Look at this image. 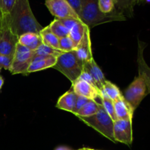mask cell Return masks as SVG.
Returning a JSON list of instances; mask_svg holds the SVG:
<instances>
[{
  "label": "cell",
  "mask_w": 150,
  "mask_h": 150,
  "mask_svg": "<svg viewBox=\"0 0 150 150\" xmlns=\"http://www.w3.org/2000/svg\"><path fill=\"white\" fill-rule=\"evenodd\" d=\"M1 0H0V12H1Z\"/></svg>",
  "instance_id": "d590c367"
},
{
  "label": "cell",
  "mask_w": 150,
  "mask_h": 150,
  "mask_svg": "<svg viewBox=\"0 0 150 150\" xmlns=\"http://www.w3.org/2000/svg\"><path fill=\"white\" fill-rule=\"evenodd\" d=\"M83 70L90 74V76H92L96 83L97 87L100 90L103 86L105 82L106 81V79H105L103 73L100 68L99 66L97 64L94 58L89 62H86L83 64Z\"/></svg>",
  "instance_id": "5bb4252c"
},
{
  "label": "cell",
  "mask_w": 150,
  "mask_h": 150,
  "mask_svg": "<svg viewBox=\"0 0 150 150\" xmlns=\"http://www.w3.org/2000/svg\"><path fill=\"white\" fill-rule=\"evenodd\" d=\"M45 4L57 19H80L79 15L66 0H45Z\"/></svg>",
  "instance_id": "52a82bcc"
},
{
  "label": "cell",
  "mask_w": 150,
  "mask_h": 150,
  "mask_svg": "<svg viewBox=\"0 0 150 150\" xmlns=\"http://www.w3.org/2000/svg\"><path fill=\"white\" fill-rule=\"evenodd\" d=\"M79 79V80L84 81H86V82H87V83H90V84L92 85V86L97 87L96 83H95L94 79H92V77L90 76V74H89V73H88L86 71H85V70H83V71H82V73H81L80 76H79V79ZM97 88H98V87H97Z\"/></svg>",
  "instance_id": "f546056e"
},
{
  "label": "cell",
  "mask_w": 150,
  "mask_h": 150,
  "mask_svg": "<svg viewBox=\"0 0 150 150\" xmlns=\"http://www.w3.org/2000/svg\"><path fill=\"white\" fill-rule=\"evenodd\" d=\"M78 150H85V148H83V149H78Z\"/></svg>",
  "instance_id": "74e56055"
},
{
  "label": "cell",
  "mask_w": 150,
  "mask_h": 150,
  "mask_svg": "<svg viewBox=\"0 0 150 150\" xmlns=\"http://www.w3.org/2000/svg\"><path fill=\"white\" fill-rule=\"evenodd\" d=\"M55 150H71L70 148L67 147V146H58L55 149Z\"/></svg>",
  "instance_id": "d6a6232c"
},
{
  "label": "cell",
  "mask_w": 150,
  "mask_h": 150,
  "mask_svg": "<svg viewBox=\"0 0 150 150\" xmlns=\"http://www.w3.org/2000/svg\"><path fill=\"white\" fill-rule=\"evenodd\" d=\"M114 103V111L117 120H132L133 121V114L134 110L132 108L130 104L125 100L124 97L118 98Z\"/></svg>",
  "instance_id": "4fadbf2b"
},
{
  "label": "cell",
  "mask_w": 150,
  "mask_h": 150,
  "mask_svg": "<svg viewBox=\"0 0 150 150\" xmlns=\"http://www.w3.org/2000/svg\"><path fill=\"white\" fill-rule=\"evenodd\" d=\"M132 1H134L135 3H136V2H137L138 1H139V0H132Z\"/></svg>",
  "instance_id": "8d00e7d4"
},
{
  "label": "cell",
  "mask_w": 150,
  "mask_h": 150,
  "mask_svg": "<svg viewBox=\"0 0 150 150\" xmlns=\"http://www.w3.org/2000/svg\"><path fill=\"white\" fill-rule=\"evenodd\" d=\"M62 53L64 52L62 51L61 50L51 48V47H49L48 45H45V44L42 43L34 51L33 56H40V57H46V58H49V57H56V58H57Z\"/></svg>",
  "instance_id": "7402d4cb"
},
{
  "label": "cell",
  "mask_w": 150,
  "mask_h": 150,
  "mask_svg": "<svg viewBox=\"0 0 150 150\" xmlns=\"http://www.w3.org/2000/svg\"><path fill=\"white\" fill-rule=\"evenodd\" d=\"M136 3L132 0H116V10L122 13L126 18L131 17Z\"/></svg>",
  "instance_id": "603a6c76"
},
{
  "label": "cell",
  "mask_w": 150,
  "mask_h": 150,
  "mask_svg": "<svg viewBox=\"0 0 150 150\" xmlns=\"http://www.w3.org/2000/svg\"><path fill=\"white\" fill-rule=\"evenodd\" d=\"M66 1L70 4V5L73 7V10L76 12V13L79 15L81 11V7L82 0H66Z\"/></svg>",
  "instance_id": "1f68e13d"
},
{
  "label": "cell",
  "mask_w": 150,
  "mask_h": 150,
  "mask_svg": "<svg viewBox=\"0 0 150 150\" xmlns=\"http://www.w3.org/2000/svg\"><path fill=\"white\" fill-rule=\"evenodd\" d=\"M83 64L77 57L76 51L64 52L57 57L53 68L65 76L72 83L77 80L83 71Z\"/></svg>",
  "instance_id": "3957f363"
},
{
  "label": "cell",
  "mask_w": 150,
  "mask_h": 150,
  "mask_svg": "<svg viewBox=\"0 0 150 150\" xmlns=\"http://www.w3.org/2000/svg\"><path fill=\"white\" fill-rule=\"evenodd\" d=\"M77 97L78 95L73 92V89H70V90L67 91L59 98L56 107L59 109L73 113L76 107Z\"/></svg>",
  "instance_id": "9a60e30c"
},
{
  "label": "cell",
  "mask_w": 150,
  "mask_h": 150,
  "mask_svg": "<svg viewBox=\"0 0 150 150\" xmlns=\"http://www.w3.org/2000/svg\"><path fill=\"white\" fill-rule=\"evenodd\" d=\"M114 137L116 142L131 146L133 140L132 120H117L114 121Z\"/></svg>",
  "instance_id": "9c48e42d"
},
{
  "label": "cell",
  "mask_w": 150,
  "mask_h": 150,
  "mask_svg": "<svg viewBox=\"0 0 150 150\" xmlns=\"http://www.w3.org/2000/svg\"><path fill=\"white\" fill-rule=\"evenodd\" d=\"M33 55L34 51L18 42L9 71L13 75H28L27 70L32 62Z\"/></svg>",
  "instance_id": "5b68a950"
},
{
  "label": "cell",
  "mask_w": 150,
  "mask_h": 150,
  "mask_svg": "<svg viewBox=\"0 0 150 150\" xmlns=\"http://www.w3.org/2000/svg\"><path fill=\"white\" fill-rule=\"evenodd\" d=\"M76 46L74 43L70 39L69 36L64 37V38H60L59 39V49L61 50L63 52H69V51H74Z\"/></svg>",
  "instance_id": "484cf974"
},
{
  "label": "cell",
  "mask_w": 150,
  "mask_h": 150,
  "mask_svg": "<svg viewBox=\"0 0 150 150\" xmlns=\"http://www.w3.org/2000/svg\"><path fill=\"white\" fill-rule=\"evenodd\" d=\"M16 0H1V9L0 16H7L10 14L14 6Z\"/></svg>",
  "instance_id": "4316f807"
},
{
  "label": "cell",
  "mask_w": 150,
  "mask_h": 150,
  "mask_svg": "<svg viewBox=\"0 0 150 150\" xmlns=\"http://www.w3.org/2000/svg\"><path fill=\"white\" fill-rule=\"evenodd\" d=\"M57 59L56 57H50V58L40 59L39 60L32 62L28 68V74L53 67L57 62Z\"/></svg>",
  "instance_id": "ac0fdd59"
},
{
  "label": "cell",
  "mask_w": 150,
  "mask_h": 150,
  "mask_svg": "<svg viewBox=\"0 0 150 150\" xmlns=\"http://www.w3.org/2000/svg\"><path fill=\"white\" fill-rule=\"evenodd\" d=\"M72 89L79 96L84 97L89 100H95L99 96V89L84 81L77 80L72 83Z\"/></svg>",
  "instance_id": "8fae6325"
},
{
  "label": "cell",
  "mask_w": 150,
  "mask_h": 150,
  "mask_svg": "<svg viewBox=\"0 0 150 150\" xmlns=\"http://www.w3.org/2000/svg\"><path fill=\"white\" fill-rule=\"evenodd\" d=\"M18 42V38L0 20V54L13 57Z\"/></svg>",
  "instance_id": "ba28073f"
},
{
  "label": "cell",
  "mask_w": 150,
  "mask_h": 150,
  "mask_svg": "<svg viewBox=\"0 0 150 150\" xmlns=\"http://www.w3.org/2000/svg\"><path fill=\"white\" fill-rule=\"evenodd\" d=\"M149 94L144 81L138 76L125 89L123 97L135 111L144 98Z\"/></svg>",
  "instance_id": "8992f818"
},
{
  "label": "cell",
  "mask_w": 150,
  "mask_h": 150,
  "mask_svg": "<svg viewBox=\"0 0 150 150\" xmlns=\"http://www.w3.org/2000/svg\"><path fill=\"white\" fill-rule=\"evenodd\" d=\"M100 104L93 100H90L86 104H85L78 112L74 114L78 118L80 117H89L96 114L99 109Z\"/></svg>",
  "instance_id": "44dd1931"
},
{
  "label": "cell",
  "mask_w": 150,
  "mask_h": 150,
  "mask_svg": "<svg viewBox=\"0 0 150 150\" xmlns=\"http://www.w3.org/2000/svg\"><path fill=\"white\" fill-rule=\"evenodd\" d=\"M79 18L89 29L101 23L114 21H125L127 18L117 10L110 14H103L99 10L98 0H82Z\"/></svg>",
  "instance_id": "7a4b0ae2"
},
{
  "label": "cell",
  "mask_w": 150,
  "mask_h": 150,
  "mask_svg": "<svg viewBox=\"0 0 150 150\" xmlns=\"http://www.w3.org/2000/svg\"><path fill=\"white\" fill-rule=\"evenodd\" d=\"M50 30L54 35H55L57 38H62L64 37L69 36L70 31L60 22L59 19L55 18L49 25H48Z\"/></svg>",
  "instance_id": "cb8c5ba5"
},
{
  "label": "cell",
  "mask_w": 150,
  "mask_h": 150,
  "mask_svg": "<svg viewBox=\"0 0 150 150\" xmlns=\"http://www.w3.org/2000/svg\"><path fill=\"white\" fill-rule=\"evenodd\" d=\"M0 20L5 23L18 38L28 32L40 34L43 29L35 18L29 0H16L10 14L0 16Z\"/></svg>",
  "instance_id": "6da1fadb"
},
{
  "label": "cell",
  "mask_w": 150,
  "mask_h": 150,
  "mask_svg": "<svg viewBox=\"0 0 150 150\" xmlns=\"http://www.w3.org/2000/svg\"><path fill=\"white\" fill-rule=\"evenodd\" d=\"M77 57L84 64L85 63L89 62L94 58L92 51V42L90 38V29L86 26L85 29L83 38L79 45L75 48Z\"/></svg>",
  "instance_id": "30bf717a"
},
{
  "label": "cell",
  "mask_w": 150,
  "mask_h": 150,
  "mask_svg": "<svg viewBox=\"0 0 150 150\" xmlns=\"http://www.w3.org/2000/svg\"><path fill=\"white\" fill-rule=\"evenodd\" d=\"M40 35L42 39V43L51 48L59 49V38H57L55 35L52 33L50 30L48 26L43 27V29L40 32Z\"/></svg>",
  "instance_id": "d6986e66"
},
{
  "label": "cell",
  "mask_w": 150,
  "mask_h": 150,
  "mask_svg": "<svg viewBox=\"0 0 150 150\" xmlns=\"http://www.w3.org/2000/svg\"><path fill=\"white\" fill-rule=\"evenodd\" d=\"M62 23L68 29L69 31L72 29L75 23L80 19H76V18H64V19H59Z\"/></svg>",
  "instance_id": "4dcf8cb0"
},
{
  "label": "cell",
  "mask_w": 150,
  "mask_h": 150,
  "mask_svg": "<svg viewBox=\"0 0 150 150\" xmlns=\"http://www.w3.org/2000/svg\"><path fill=\"white\" fill-rule=\"evenodd\" d=\"M13 57L0 54V70L2 68L4 70H10L12 62H13Z\"/></svg>",
  "instance_id": "83f0119b"
},
{
  "label": "cell",
  "mask_w": 150,
  "mask_h": 150,
  "mask_svg": "<svg viewBox=\"0 0 150 150\" xmlns=\"http://www.w3.org/2000/svg\"><path fill=\"white\" fill-rule=\"evenodd\" d=\"M0 71H1V70H0ZM3 84H4V79H3V78L1 77V76L0 75V89L2 87Z\"/></svg>",
  "instance_id": "836d02e7"
},
{
  "label": "cell",
  "mask_w": 150,
  "mask_h": 150,
  "mask_svg": "<svg viewBox=\"0 0 150 150\" xmlns=\"http://www.w3.org/2000/svg\"><path fill=\"white\" fill-rule=\"evenodd\" d=\"M85 150H99V149H91V148H85Z\"/></svg>",
  "instance_id": "e575fe53"
},
{
  "label": "cell",
  "mask_w": 150,
  "mask_h": 150,
  "mask_svg": "<svg viewBox=\"0 0 150 150\" xmlns=\"http://www.w3.org/2000/svg\"><path fill=\"white\" fill-rule=\"evenodd\" d=\"M18 43L31 51H35L42 43V42L40 34L28 32L19 37Z\"/></svg>",
  "instance_id": "2e32d148"
},
{
  "label": "cell",
  "mask_w": 150,
  "mask_h": 150,
  "mask_svg": "<svg viewBox=\"0 0 150 150\" xmlns=\"http://www.w3.org/2000/svg\"><path fill=\"white\" fill-rule=\"evenodd\" d=\"M86 27V25L84 24L81 20H79L70 30L69 37H70V39L73 42L76 48L79 45V43L81 40L82 38H83Z\"/></svg>",
  "instance_id": "ffe728a7"
},
{
  "label": "cell",
  "mask_w": 150,
  "mask_h": 150,
  "mask_svg": "<svg viewBox=\"0 0 150 150\" xmlns=\"http://www.w3.org/2000/svg\"><path fill=\"white\" fill-rule=\"evenodd\" d=\"M99 95L103 98H107L112 101H115L118 98H121L123 95L114 83L106 80L103 86L99 90Z\"/></svg>",
  "instance_id": "e0dca14e"
},
{
  "label": "cell",
  "mask_w": 150,
  "mask_h": 150,
  "mask_svg": "<svg viewBox=\"0 0 150 150\" xmlns=\"http://www.w3.org/2000/svg\"><path fill=\"white\" fill-rule=\"evenodd\" d=\"M98 4L103 14H110L116 10V0H98Z\"/></svg>",
  "instance_id": "d4e9b609"
},
{
  "label": "cell",
  "mask_w": 150,
  "mask_h": 150,
  "mask_svg": "<svg viewBox=\"0 0 150 150\" xmlns=\"http://www.w3.org/2000/svg\"><path fill=\"white\" fill-rule=\"evenodd\" d=\"M146 48V44L139 40L138 47L137 63L139 67V76L143 79L147 87L148 92L150 94V67L146 64L144 58V50Z\"/></svg>",
  "instance_id": "7c38bea8"
},
{
  "label": "cell",
  "mask_w": 150,
  "mask_h": 150,
  "mask_svg": "<svg viewBox=\"0 0 150 150\" xmlns=\"http://www.w3.org/2000/svg\"><path fill=\"white\" fill-rule=\"evenodd\" d=\"M84 124L92 127L105 138L116 143L114 137V121L109 117L102 105L100 104L98 111L89 117H80Z\"/></svg>",
  "instance_id": "277c9868"
},
{
  "label": "cell",
  "mask_w": 150,
  "mask_h": 150,
  "mask_svg": "<svg viewBox=\"0 0 150 150\" xmlns=\"http://www.w3.org/2000/svg\"><path fill=\"white\" fill-rule=\"evenodd\" d=\"M89 100H90L88 99V98H84V97H82V96H79V95H78L77 100H76V107H75L74 111H73V114H76V112H78V111H79V110H80L81 108L85 105V104L87 103Z\"/></svg>",
  "instance_id": "f1b7e54d"
}]
</instances>
